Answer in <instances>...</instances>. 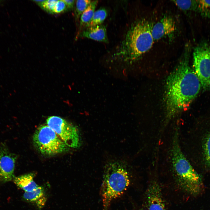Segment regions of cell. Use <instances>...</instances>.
Here are the masks:
<instances>
[{"instance_id": "6da1fadb", "label": "cell", "mask_w": 210, "mask_h": 210, "mask_svg": "<svg viewBox=\"0 0 210 210\" xmlns=\"http://www.w3.org/2000/svg\"><path fill=\"white\" fill-rule=\"evenodd\" d=\"M190 50L187 45L166 79L163 96L165 125L188 108L200 91V82L189 63Z\"/></svg>"}, {"instance_id": "7a4b0ae2", "label": "cell", "mask_w": 210, "mask_h": 210, "mask_svg": "<svg viewBox=\"0 0 210 210\" xmlns=\"http://www.w3.org/2000/svg\"><path fill=\"white\" fill-rule=\"evenodd\" d=\"M153 25L152 22L145 18L134 23L113 56L126 62H134L139 59L153 45L154 41L152 30Z\"/></svg>"}, {"instance_id": "3957f363", "label": "cell", "mask_w": 210, "mask_h": 210, "mask_svg": "<svg viewBox=\"0 0 210 210\" xmlns=\"http://www.w3.org/2000/svg\"><path fill=\"white\" fill-rule=\"evenodd\" d=\"M176 128L171 149L172 168L177 184L184 191L193 195L200 194L203 188L201 176L193 168L182 152Z\"/></svg>"}, {"instance_id": "277c9868", "label": "cell", "mask_w": 210, "mask_h": 210, "mask_svg": "<svg viewBox=\"0 0 210 210\" xmlns=\"http://www.w3.org/2000/svg\"><path fill=\"white\" fill-rule=\"evenodd\" d=\"M130 183L126 167L120 161L114 160L105 165L101 188L103 210H108L111 202L123 194Z\"/></svg>"}, {"instance_id": "5b68a950", "label": "cell", "mask_w": 210, "mask_h": 210, "mask_svg": "<svg viewBox=\"0 0 210 210\" xmlns=\"http://www.w3.org/2000/svg\"><path fill=\"white\" fill-rule=\"evenodd\" d=\"M33 141L37 150L45 155L61 153L70 148L47 125H41L37 128L33 135Z\"/></svg>"}, {"instance_id": "8992f818", "label": "cell", "mask_w": 210, "mask_h": 210, "mask_svg": "<svg viewBox=\"0 0 210 210\" xmlns=\"http://www.w3.org/2000/svg\"><path fill=\"white\" fill-rule=\"evenodd\" d=\"M193 69L204 90L210 89V48L202 42L194 49L192 53Z\"/></svg>"}, {"instance_id": "52a82bcc", "label": "cell", "mask_w": 210, "mask_h": 210, "mask_svg": "<svg viewBox=\"0 0 210 210\" xmlns=\"http://www.w3.org/2000/svg\"><path fill=\"white\" fill-rule=\"evenodd\" d=\"M46 123L69 148L80 147V136L78 129L75 126L62 118L55 116L49 117Z\"/></svg>"}, {"instance_id": "ba28073f", "label": "cell", "mask_w": 210, "mask_h": 210, "mask_svg": "<svg viewBox=\"0 0 210 210\" xmlns=\"http://www.w3.org/2000/svg\"><path fill=\"white\" fill-rule=\"evenodd\" d=\"M176 28L175 22L172 17L164 16L153 26L152 34L154 41L171 37L176 32Z\"/></svg>"}, {"instance_id": "9c48e42d", "label": "cell", "mask_w": 210, "mask_h": 210, "mask_svg": "<svg viewBox=\"0 0 210 210\" xmlns=\"http://www.w3.org/2000/svg\"><path fill=\"white\" fill-rule=\"evenodd\" d=\"M146 194L148 210H166L161 188L158 183L155 181L152 182Z\"/></svg>"}, {"instance_id": "30bf717a", "label": "cell", "mask_w": 210, "mask_h": 210, "mask_svg": "<svg viewBox=\"0 0 210 210\" xmlns=\"http://www.w3.org/2000/svg\"><path fill=\"white\" fill-rule=\"evenodd\" d=\"M16 158L6 150L0 152V177L4 181H11L14 178Z\"/></svg>"}, {"instance_id": "8fae6325", "label": "cell", "mask_w": 210, "mask_h": 210, "mask_svg": "<svg viewBox=\"0 0 210 210\" xmlns=\"http://www.w3.org/2000/svg\"><path fill=\"white\" fill-rule=\"evenodd\" d=\"M79 35L81 37L105 43L108 42L106 27L102 24L86 28Z\"/></svg>"}, {"instance_id": "7c38bea8", "label": "cell", "mask_w": 210, "mask_h": 210, "mask_svg": "<svg viewBox=\"0 0 210 210\" xmlns=\"http://www.w3.org/2000/svg\"><path fill=\"white\" fill-rule=\"evenodd\" d=\"M35 175L33 173L22 175L15 178L14 182L25 192H31L38 186L34 180Z\"/></svg>"}, {"instance_id": "4fadbf2b", "label": "cell", "mask_w": 210, "mask_h": 210, "mask_svg": "<svg viewBox=\"0 0 210 210\" xmlns=\"http://www.w3.org/2000/svg\"><path fill=\"white\" fill-rule=\"evenodd\" d=\"M23 197L28 201L35 203L40 208L45 205L46 200L44 189L39 186L33 191L25 192L23 195Z\"/></svg>"}, {"instance_id": "5bb4252c", "label": "cell", "mask_w": 210, "mask_h": 210, "mask_svg": "<svg viewBox=\"0 0 210 210\" xmlns=\"http://www.w3.org/2000/svg\"><path fill=\"white\" fill-rule=\"evenodd\" d=\"M98 3V1H92L91 3L80 16V28H87L90 23L95 12Z\"/></svg>"}, {"instance_id": "9a60e30c", "label": "cell", "mask_w": 210, "mask_h": 210, "mask_svg": "<svg viewBox=\"0 0 210 210\" xmlns=\"http://www.w3.org/2000/svg\"><path fill=\"white\" fill-rule=\"evenodd\" d=\"M107 15V12L105 8H100L97 10L95 11L92 20L87 28L102 24Z\"/></svg>"}, {"instance_id": "2e32d148", "label": "cell", "mask_w": 210, "mask_h": 210, "mask_svg": "<svg viewBox=\"0 0 210 210\" xmlns=\"http://www.w3.org/2000/svg\"><path fill=\"white\" fill-rule=\"evenodd\" d=\"M172 1L183 11H197V0H174Z\"/></svg>"}, {"instance_id": "e0dca14e", "label": "cell", "mask_w": 210, "mask_h": 210, "mask_svg": "<svg viewBox=\"0 0 210 210\" xmlns=\"http://www.w3.org/2000/svg\"><path fill=\"white\" fill-rule=\"evenodd\" d=\"M197 11L202 16L210 19V0H197Z\"/></svg>"}, {"instance_id": "ac0fdd59", "label": "cell", "mask_w": 210, "mask_h": 210, "mask_svg": "<svg viewBox=\"0 0 210 210\" xmlns=\"http://www.w3.org/2000/svg\"><path fill=\"white\" fill-rule=\"evenodd\" d=\"M90 0H77L76 1L75 14L76 18L80 17L82 14L86 9L91 3Z\"/></svg>"}, {"instance_id": "d6986e66", "label": "cell", "mask_w": 210, "mask_h": 210, "mask_svg": "<svg viewBox=\"0 0 210 210\" xmlns=\"http://www.w3.org/2000/svg\"><path fill=\"white\" fill-rule=\"evenodd\" d=\"M57 1L44 0V1L38 5L46 12L51 13H54V8Z\"/></svg>"}, {"instance_id": "ffe728a7", "label": "cell", "mask_w": 210, "mask_h": 210, "mask_svg": "<svg viewBox=\"0 0 210 210\" xmlns=\"http://www.w3.org/2000/svg\"><path fill=\"white\" fill-rule=\"evenodd\" d=\"M68 10L67 6L63 0H58L54 8V13L60 14Z\"/></svg>"}, {"instance_id": "44dd1931", "label": "cell", "mask_w": 210, "mask_h": 210, "mask_svg": "<svg viewBox=\"0 0 210 210\" xmlns=\"http://www.w3.org/2000/svg\"><path fill=\"white\" fill-rule=\"evenodd\" d=\"M204 152L206 161L210 166V134L206 141L204 146Z\"/></svg>"}, {"instance_id": "7402d4cb", "label": "cell", "mask_w": 210, "mask_h": 210, "mask_svg": "<svg viewBox=\"0 0 210 210\" xmlns=\"http://www.w3.org/2000/svg\"><path fill=\"white\" fill-rule=\"evenodd\" d=\"M66 4L68 10H72L74 7L75 1L74 0H63Z\"/></svg>"}, {"instance_id": "603a6c76", "label": "cell", "mask_w": 210, "mask_h": 210, "mask_svg": "<svg viewBox=\"0 0 210 210\" xmlns=\"http://www.w3.org/2000/svg\"><path fill=\"white\" fill-rule=\"evenodd\" d=\"M4 1L3 0H0V6L3 4Z\"/></svg>"}, {"instance_id": "cb8c5ba5", "label": "cell", "mask_w": 210, "mask_h": 210, "mask_svg": "<svg viewBox=\"0 0 210 210\" xmlns=\"http://www.w3.org/2000/svg\"><path fill=\"white\" fill-rule=\"evenodd\" d=\"M148 210L146 209H139V210Z\"/></svg>"}]
</instances>
